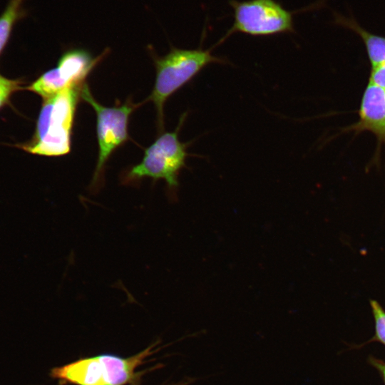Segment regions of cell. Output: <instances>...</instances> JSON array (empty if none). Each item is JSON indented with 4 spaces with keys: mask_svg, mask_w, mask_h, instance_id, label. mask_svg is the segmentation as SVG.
Segmentation results:
<instances>
[{
    "mask_svg": "<svg viewBox=\"0 0 385 385\" xmlns=\"http://www.w3.org/2000/svg\"><path fill=\"white\" fill-rule=\"evenodd\" d=\"M334 23L353 31L361 37L365 45L371 68L385 62V36L366 31L352 17L335 14Z\"/></svg>",
    "mask_w": 385,
    "mask_h": 385,
    "instance_id": "cell-9",
    "label": "cell"
},
{
    "mask_svg": "<svg viewBox=\"0 0 385 385\" xmlns=\"http://www.w3.org/2000/svg\"><path fill=\"white\" fill-rule=\"evenodd\" d=\"M107 53L106 50L96 58L83 48L66 51L53 68L38 77L27 89L45 100L73 86L82 84L83 81Z\"/></svg>",
    "mask_w": 385,
    "mask_h": 385,
    "instance_id": "cell-7",
    "label": "cell"
},
{
    "mask_svg": "<svg viewBox=\"0 0 385 385\" xmlns=\"http://www.w3.org/2000/svg\"><path fill=\"white\" fill-rule=\"evenodd\" d=\"M359 120L351 130H368L374 133L379 144L385 143V88L369 82L361 101Z\"/></svg>",
    "mask_w": 385,
    "mask_h": 385,
    "instance_id": "cell-8",
    "label": "cell"
},
{
    "mask_svg": "<svg viewBox=\"0 0 385 385\" xmlns=\"http://www.w3.org/2000/svg\"><path fill=\"white\" fill-rule=\"evenodd\" d=\"M211 50L173 47L164 56L154 58L156 77L150 98L157 109L159 124L163 122V106L170 96L209 64L227 63L225 59L212 55Z\"/></svg>",
    "mask_w": 385,
    "mask_h": 385,
    "instance_id": "cell-3",
    "label": "cell"
},
{
    "mask_svg": "<svg viewBox=\"0 0 385 385\" xmlns=\"http://www.w3.org/2000/svg\"><path fill=\"white\" fill-rule=\"evenodd\" d=\"M81 96L96 113L98 156L91 183L94 190L98 187L105 164L110 155L128 139L129 118L135 106L130 102L120 106H104L93 97L86 83L82 86Z\"/></svg>",
    "mask_w": 385,
    "mask_h": 385,
    "instance_id": "cell-6",
    "label": "cell"
},
{
    "mask_svg": "<svg viewBox=\"0 0 385 385\" xmlns=\"http://www.w3.org/2000/svg\"><path fill=\"white\" fill-rule=\"evenodd\" d=\"M189 383H187V382H183V383H178V384H172V385H186Z\"/></svg>",
    "mask_w": 385,
    "mask_h": 385,
    "instance_id": "cell-15",
    "label": "cell"
},
{
    "mask_svg": "<svg viewBox=\"0 0 385 385\" xmlns=\"http://www.w3.org/2000/svg\"><path fill=\"white\" fill-rule=\"evenodd\" d=\"M182 116L175 131L161 134L145 150L142 160L133 166L125 175L127 183L150 177L155 180H164L170 189L175 188L180 170L185 166L188 155L187 144L181 143L178 131L183 123Z\"/></svg>",
    "mask_w": 385,
    "mask_h": 385,
    "instance_id": "cell-5",
    "label": "cell"
},
{
    "mask_svg": "<svg viewBox=\"0 0 385 385\" xmlns=\"http://www.w3.org/2000/svg\"><path fill=\"white\" fill-rule=\"evenodd\" d=\"M369 303L375 322V334L366 343L379 342L385 345V310L374 299H371Z\"/></svg>",
    "mask_w": 385,
    "mask_h": 385,
    "instance_id": "cell-11",
    "label": "cell"
},
{
    "mask_svg": "<svg viewBox=\"0 0 385 385\" xmlns=\"http://www.w3.org/2000/svg\"><path fill=\"white\" fill-rule=\"evenodd\" d=\"M369 82L385 88V62L371 68Z\"/></svg>",
    "mask_w": 385,
    "mask_h": 385,
    "instance_id": "cell-13",
    "label": "cell"
},
{
    "mask_svg": "<svg viewBox=\"0 0 385 385\" xmlns=\"http://www.w3.org/2000/svg\"><path fill=\"white\" fill-rule=\"evenodd\" d=\"M20 81L0 76V108L6 104L11 94L19 88Z\"/></svg>",
    "mask_w": 385,
    "mask_h": 385,
    "instance_id": "cell-12",
    "label": "cell"
},
{
    "mask_svg": "<svg viewBox=\"0 0 385 385\" xmlns=\"http://www.w3.org/2000/svg\"><path fill=\"white\" fill-rule=\"evenodd\" d=\"M234 21L232 27L217 43H222L235 33L254 36L294 33V15L276 0H230Z\"/></svg>",
    "mask_w": 385,
    "mask_h": 385,
    "instance_id": "cell-4",
    "label": "cell"
},
{
    "mask_svg": "<svg viewBox=\"0 0 385 385\" xmlns=\"http://www.w3.org/2000/svg\"><path fill=\"white\" fill-rule=\"evenodd\" d=\"M82 84L67 88L47 99L40 111L34 135L22 149L32 154L61 156L71 150L74 115Z\"/></svg>",
    "mask_w": 385,
    "mask_h": 385,
    "instance_id": "cell-1",
    "label": "cell"
},
{
    "mask_svg": "<svg viewBox=\"0 0 385 385\" xmlns=\"http://www.w3.org/2000/svg\"><path fill=\"white\" fill-rule=\"evenodd\" d=\"M369 362L378 370L385 384V361L374 357H369Z\"/></svg>",
    "mask_w": 385,
    "mask_h": 385,
    "instance_id": "cell-14",
    "label": "cell"
},
{
    "mask_svg": "<svg viewBox=\"0 0 385 385\" xmlns=\"http://www.w3.org/2000/svg\"><path fill=\"white\" fill-rule=\"evenodd\" d=\"M25 0H9L0 15V54L7 44L15 24L26 16Z\"/></svg>",
    "mask_w": 385,
    "mask_h": 385,
    "instance_id": "cell-10",
    "label": "cell"
},
{
    "mask_svg": "<svg viewBox=\"0 0 385 385\" xmlns=\"http://www.w3.org/2000/svg\"><path fill=\"white\" fill-rule=\"evenodd\" d=\"M155 346L126 358L112 354L81 358L51 369L50 376L61 385H126L138 375L137 368L155 352Z\"/></svg>",
    "mask_w": 385,
    "mask_h": 385,
    "instance_id": "cell-2",
    "label": "cell"
}]
</instances>
